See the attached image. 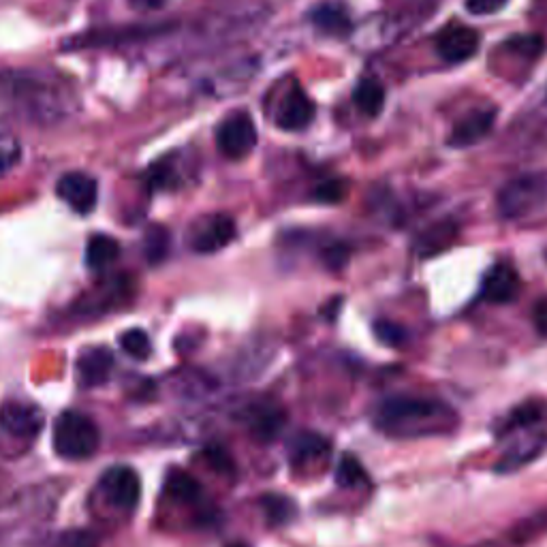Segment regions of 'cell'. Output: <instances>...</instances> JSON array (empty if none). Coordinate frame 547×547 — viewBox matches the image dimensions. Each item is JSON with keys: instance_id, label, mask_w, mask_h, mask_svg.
Listing matches in <instances>:
<instances>
[{"instance_id": "18", "label": "cell", "mask_w": 547, "mask_h": 547, "mask_svg": "<svg viewBox=\"0 0 547 547\" xmlns=\"http://www.w3.org/2000/svg\"><path fill=\"white\" fill-rule=\"evenodd\" d=\"M330 453V443H327L323 436L304 432L300 436H295L291 443V462L295 466H306L312 462H321L327 458Z\"/></svg>"}, {"instance_id": "4", "label": "cell", "mask_w": 547, "mask_h": 547, "mask_svg": "<svg viewBox=\"0 0 547 547\" xmlns=\"http://www.w3.org/2000/svg\"><path fill=\"white\" fill-rule=\"evenodd\" d=\"M547 206V174H526L511 180L498 195V210L507 218L537 214Z\"/></svg>"}, {"instance_id": "19", "label": "cell", "mask_w": 547, "mask_h": 547, "mask_svg": "<svg viewBox=\"0 0 547 547\" xmlns=\"http://www.w3.org/2000/svg\"><path fill=\"white\" fill-rule=\"evenodd\" d=\"M120 255V244L116 238L105 236V233H97L88 240L86 246V263L90 270L101 272L107 265H112Z\"/></svg>"}, {"instance_id": "39", "label": "cell", "mask_w": 547, "mask_h": 547, "mask_svg": "<svg viewBox=\"0 0 547 547\" xmlns=\"http://www.w3.org/2000/svg\"><path fill=\"white\" fill-rule=\"evenodd\" d=\"M227 547H248V545H246V543H240V541H238V543H229Z\"/></svg>"}, {"instance_id": "12", "label": "cell", "mask_w": 547, "mask_h": 547, "mask_svg": "<svg viewBox=\"0 0 547 547\" xmlns=\"http://www.w3.org/2000/svg\"><path fill=\"white\" fill-rule=\"evenodd\" d=\"M520 291H522L520 274L507 263L494 265V268L486 274V278H483V285H481L483 298L492 304H511L515 298H518Z\"/></svg>"}, {"instance_id": "28", "label": "cell", "mask_w": 547, "mask_h": 547, "mask_svg": "<svg viewBox=\"0 0 547 547\" xmlns=\"http://www.w3.org/2000/svg\"><path fill=\"white\" fill-rule=\"evenodd\" d=\"M120 347L133 359H148L152 353L150 336L144 330H127L120 336Z\"/></svg>"}, {"instance_id": "24", "label": "cell", "mask_w": 547, "mask_h": 547, "mask_svg": "<svg viewBox=\"0 0 547 547\" xmlns=\"http://www.w3.org/2000/svg\"><path fill=\"white\" fill-rule=\"evenodd\" d=\"M280 426H283V415L278 413V409H270V406H261L250 417V430H253L259 441L274 439Z\"/></svg>"}, {"instance_id": "8", "label": "cell", "mask_w": 547, "mask_h": 547, "mask_svg": "<svg viewBox=\"0 0 547 547\" xmlns=\"http://www.w3.org/2000/svg\"><path fill=\"white\" fill-rule=\"evenodd\" d=\"M45 424L43 413L35 404L9 400L0 404V428L18 439H33Z\"/></svg>"}, {"instance_id": "10", "label": "cell", "mask_w": 547, "mask_h": 547, "mask_svg": "<svg viewBox=\"0 0 547 547\" xmlns=\"http://www.w3.org/2000/svg\"><path fill=\"white\" fill-rule=\"evenodd\" d=\"M479 33L471 26L449 24L436 37V50L447 62H466L479 50Z\"/></svg>"}, {"instance_id": "33", "label": "cell", "mask_w": 547, "mask_h": 547, "mask_svg": "<svg viewBox=\"0 0 547 547\" xmlns=\"http://www.w3.org/2000/svg\"><path fill=\"white\" fill-rule=\"evenodd\" d=\"M349 255L347 244H330L323 250V261L330 270H340L349 261Z\"/></svg>"}, {"instance_id": "22", "label": "cell", "mask_w": 547, "mask_h": 547, "mask_svg": "<svg viewBox=\"0 0 547 547\" xmlns=\"http://www.w3.org/2000/svg\"><path fill=\"white\" fill-rule=\"evenodd\" d=\"M355 105L364 116H379L385 105V90L377 80H364L355 88Z\"/></svg>"}, {"instance_id": "26", "label": "cell", "mask_w": 547, "mask_h": 547, "mask_svg": "<svg viewBox=\"0 0 547 547\" xmlns=\"http://www.w3.org/2000/svg\"><path fill=\"white\" fill-rule=\"evenodd\" d=\"M336 481L342 488H357V486H364V483L368 481V473L362 466V462H359L355 456L345 453L336 466Z\"/></svg>"}, {"instance_id": "1", "label": "cell", "mask_w": 547, "mask_h": 547, "mask_svg": "<svg viewBox=\"0 0 547 547\" xmlns=\"http://www.w3.org/2000/svg\"><path fill=\"white\" fill-rule=\"evenodd\" d=\"M0 95L28 122L56 124L75 109L71 88L50 71L13 69L0 73Z\"/></svg>"}, {"instance_id": "38", "label": "cell", "mask_w": 547, "mask_h": 547, "mask_svg": "<svg viewBox=\"0 0 547 547\" xmlns=\"http://www.w3.org/2000/svg\"><path fill=\"white\" fill-rule=\"evenodd\" d=\"M127 3L135 11H150V9H159L165 5V0H127Z\"/></svg>"}, {"instance_id": "29", "label": "cell", "mask_w": 547, "mask_h": 547, "mask_svg": "<svg viewBox=\"0 0 547 547\" xmlns=\"http://www.w3.org/2000/svg\"><path fill=\"white\" fill-rule=\"evenodd\" d=\"M22 146L18 139L7 133H0V178L7 176L9 171L20 163Z\"/></svg>"}, {"instance_id": "17", "label": "cell", "mask_w": 547, "mask_h": 547, "mask_svg": "<svg viewBox=\"0 0 547 547\" xmlns=\"http://www.w3.org/2000/svg\"><path fill=\"white\" fill-rule=\"evenodd\" d=\"M456 238L458 225L453 221H441L421 233V238L417 240V253L421 257H434L447 250V246H451Z\"/></svg>"}, {"instance_id": "37", "label": "cell", "mask_w": 547, "mask_h": 547, "mask_svg": "<svg viewBox=\"0 0 547 547\" xmlns=\"http://www.w3.org/2000/svg\"><path fill=\"white\" fill-rule=\"evenodd\" d=\"M533 317H535L537 330H539L543 336H547V300H545V302H539V304L535 306Z\"/></svg>"}, {"instance_id": "3", "label": "cell", "mask_w": 547, "mask_h": 547, "mask_svg": "<svg viewBox=\"0 0 547 547\" xmlns=\"http://www.w3.org/2000/svg\"><path fill=\"white\" fill-rule=\"evenodd\" d=\"M99 428L90 417L67 411L54 424V449L65 460H86L99 449Z\"/></svg>"}, {"instance_id": "15", "label": "cell", "mask_w": 547, "mask_h": 547, "mask_svg": "<svg viewBox=\"0 0 547 547\" xmlns=\"http://www.w3.org/2000/svg\"><path fill=\"white\" fill-rule=\"evenodd\" d=\"M494 120H496V112L492 107L490 109H475V112L464 116L456 124V127H453L447 144L451 148H466V146H473V144L481 142V139L492 131Z\"/></svg>"}, {"instance_id": "35", "label": "cell", "mask_w": 547, "mask_h": 547, "mask_svg": "<svg viewBox=\"0 0 547 547\" xmlns=\"http://www.w3.org/2000/svg\"><path fill=\"white\" fill-rule=\"evenodd\" d=\"M56 547H97V537L84 533V530H73V533L62 535Z\"/></svg>"}, {"instance_id": "13", "label": "cell", "mask_w": 547, "mask_h": 547, "mask_svg": "<svg viewBox=\"0 0 547 547\" xmlns=\"http://www.w3.org/2000/svg\"><path fill=\"white\" fill-rule=\"evenodd\" d=\"M156 33H163V28L154 26H137V28H120V30H92V33H84L67 41V48H103V45H116L122 41H142L146 37H152Z\"/></svg>"}, {"instance_id": "6", "label": "cell", "mask_w": 547, "mask_h": 547, "mask_svg": "<svg viewBox=\"0 0 547 547\" xmlns=\"http://www.w3.org/2000/svg\"><path fill=\"white\" fill-rule=\"evenodd\" d=\"M236 238V221L227 214H212L197 221L189 231V246L199 255L223 250Z\"/></svg>"}, {"instance_id": "20", "label": "cell", "mask_w": 547, "mask_h": 547, "mask_svg": "<svg viewBox=\"0 0 547 547\" xmlns=\"http://www.w3.org/2000/svg\"><path fill=\"white\" fill-rule=\"evenodd\" d=\"M165 494L171 500H176V503L193 505V503H197V500L201 498V486H199V481L195 477H191L189 473H184V471H178V468H174V471H171L167 475Z\"/></svg>"}, {"instance_id": "21", "label": "cell", "mask_w": 547, "mask_h": 547, "mask_svg": "<svg viewBox=\"0 0 547 547\" xmlns=\"http://www.w3.org/2000/svg\"><path fill=\"white\" fill-rule=\"evenodd\" d=\"M312 22H315L323 33L334 35V37H345L351 30V20L345 13V9H340L336 5H321L315 11H312Z\"/></svg>"}, {"instance_id": "14", "label": "cell", "mask_w": 547, "mask_h": 547, "mask_svg": "<svg viewBox=\"0 0 547 547\" xmlns=\"http://www.w3.org/2000/svg\"><path fill=\"white\" fill-rule=\"evenodd\" d=\"M77 379L84 387H99L107 383L114 370V355L107 347H88L77 357Z\"/></svg>"}, {"instance_id": "25", "label": "cell", "mask_w": 547, "mask_h": 547, "mask_svg": "<svg viewBox=\"0 0 547 547\" xmlns=\"http://www.w3.org/2000/svg\"><path fill=\"white\" fill-rule=\"evenodd\" d=\"M261 503H263L265 518H268V522L272 526H285L295 518V513H298V509H295V503L287 496L268 494L261 500Z\"/></svg>"}, {"instance_id": "5", "label": "cell", "mask_w": 547, "mask_h": 547, "mask_svg": "<svg viewBox=\"0 0 547 547\" xmlns=\"http://www.w3.org/2000/svg\"><path fill=\"white\" fill-rule=\"evenodd\" d=\"M216 146L231 161L246 159L257 146L255 122L246 112L227 116L216 129Z\"/></svg>"}, {"instance_id": "11", "label": "cell", "mask_w": 547, "mask_h": 547, "mask_svg": "<svg viewBox=\"0 0 547 547\" xmlns=\"http://www.w3.org/2000/svg\"><path fill=\"white\" fill-rule=\"evenodd\" d=\"M315 112V103L310 101V97L300 86H295L287 92L283 103H280L276 124L283 131H304L315 120Z\"/></svg>"}, {"instance_id": "9", "label": "cell", "mask_w": 547, "mask_h": 547, "mask_svg": "<svg viewBox=\"0 0 547 547\" xmlns=\"http://www.w3.org/2000/svg\"><path fill=\"white\" fill-rule=\"evenodd\" d=\"M101 488L109 503L120 509H135L142 494V481L129 466H114L101 477Z\"/></svg>"}, {"instance_id": "36", "label": "cell", "mask_w": 547, "mask_h": 547, "mask_svg": "<svg viewBox=\"0 0 547 547\" xmlns=\"http://www.w3.org/2000/svg\"><path fill=\"white\" fill-rule=\"evenodd\" d=\"M509 0H466V9L473 15H490L503 9Z\"/></svg>"}, {"instance_id": "30", "label": "cell", "mask_w": 547, "mask_h": 547, "mask_svg": "<svg viewBox=\"0 0 547 547\" xmlns=\"http://www.w3.org/2000/svg\"><path fill=\"white\" fill-rule=\"evenodd\" d=\"M507 50L524 58H537L543 52V37L539 35H513L507 41Z\"/></svg>"}, {"instance_id": "32", "label": "cell", "mask_w": 547, "mask_h": 547, "mask_svg": "<svg viewBox=\"0 0 547 547\" xmlns=\"http://www.w3.org/2000/svg\"><path fill=\"white\" fill-rule=\"evenodd\" d=\"M374 336H377L387 347H400L406 340L404 327L392 321H377L374 323Z\"/></svg>"}, {"instance_id": "7", "label": "cell", "mask_w": 547, "mask_h": 547, "mask_svg": "<svg viewBox=\"0 0 547 547\" xmlns=\"http://www.w3.org/2000/svg\"><path fill=\"white\" fill-rule=\"evenodd\" d=\"M56 195L62 203H67L75 214L88 216L97 208L99 184L90 174H84V171H69V174L58 178Z\"/></svg>"}, {"instance_id": "23", "label": "cell", "mask_w": 547, "mask_h": 547, "mask_svg": "<svg viewBox=\"0 0 547 547\" xmlns=\"http://www.w3.org/2000/svg\"><path fill=\"white\" fill-rule=\"evenodd\" d=\"M144 257L150 265H159L167 259L169 255V246H171V238L169 231L163 225H152L146 229L144 233Z\"/></svg>"}, {"instance_id": "31", "label": "cell", "mask_w": 547, "mask_h": 547, "mask_svg": "<svg viewBox=\"0 0 547 547\" xmlns=\"http://www.w3.org/2000/svg\"><path fill=\"white\" fill-rule=\"evenodd\" d=\"M345 195H347V184L342 180H325L310 193V197L317 203H327V206L340 203L342 199H345Z\"/></svg>"}, {"instance_id": "27", "label": "cell", "mask_w": 547, "mask_h": 547, "mask_svg": "<svg viewBox=\"0 0 547 547\" xmlns=\"http://www.w3.org/2000/svg\"><path fill=\"white\" fill-rule=\"evenodd\" d=\"M146 184H148V189L152 193L171 191V189H176V186L180 184V178L176 174V167L174 165L167 163V161H159V163H154L148 169Z\"/></svg>"}, {"instance_id": "16", "label": "cell", "mask_w": 547, "mask_h": 547, "mask_svg": "<svg viewBox=\"0 0 547 547\" xmlns=\"http://www.w3.org/2000/svg\"><path fill=\"white\" fill-rule=\"evenodd\" d=\"M129 289L131 283L127 278H112L101 283L95 291L88 293V298H84V310H107L112 306H118L124 298H129Z\"/></svg>"}, {"instance_id": "34", "label": "cell", "mask_w": 547, "mask_h": 547, "mask_svg": "<svg viewBox=\"0 0 547 547\" xmlns=\"http://www.w3.org/2000/svg\"><path fill=\"white\" fill-rule=\"evenodd\" d=\"M537 419H541V409L537 404H524L520 406L518 411L513 413L511 417V426L515 428H524V426H530V424H535Z\"/></svg>"}, {"instance_id": "2", "label": "cell", "mask_w": 547, "mask_h": 547, "mask_svg": "<svg viewBox=\"0 0 547 547\" xmlns=\"http://www.w3.org/2000/svg\"><path fill=\"white\" fill-rule=\"evenodd\" d=\"M451 409L436 400L398 396L379 406V426L404 436L432 434L434 426H449Z\"/></svg>"}]
</instances>
